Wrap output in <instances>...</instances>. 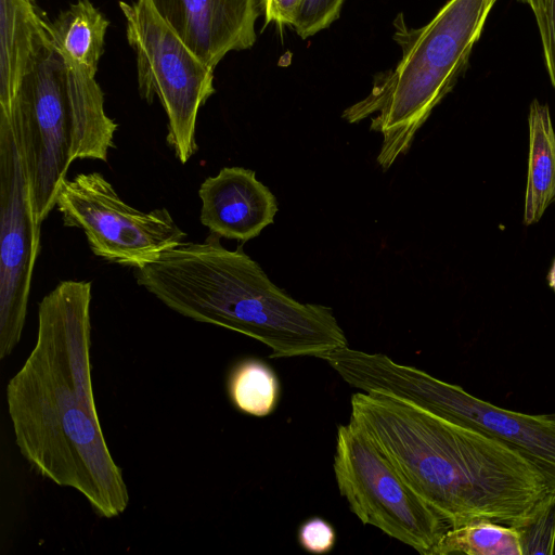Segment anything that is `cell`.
Returning <instances> with one entry per match:
<instances>
[{
    "label": "cell",
    "instance_id": "19",
    "mask_svg": "<svg viewBox=\"0 0 555 555\" xmlns=\"http://www.w3.org/2000/svg\"><path fill=\"white\" fill-rule=\"evenodd\" d=\"M526 3L539 30L545 68L555 92V0H520Z\"/></svg>",
    "mask_w": 555,
    "mask_h": 555
},
{
    "label": "cell",
    "instance_id": "12",
    "mask_svg": "<svg viewBox=\"0 0 555 555\" xmlns=\"http://www.w3.org/2000/svg\"><path fill=\"white\" fill-rule=\"evenodd\" d=\"M201 222L211 233L247 242L274 222L278 202L273 193L243 167H224L199 186Z\"/></svg>",
    "mask_w": 555,
    "mask_h": 555
},
{
    "label": "cell",
    "instance_id": "20",
    "mask_svg": "<svg viewBox=\"0 0 555 555\" xmlns=\"http://www.w3.org/2000/svg\"><path fill=\"white\" fill-rule=\"evenodd\" d=\"M518 530L522 555H555V500L534 521Z\"/></svg>",
    "mask_w": 555,
    "mask_h": 555
},
{
    "label": "cell",
    "instance_id": "15",
    "mask_svg": "<svg viewBox=\"0 0 555 555\" xmlns=\"http://www.w3.org/2000/svg\"><path fill=\"white\" fill-rule=\"evenodd\" d=\"M108 25L90 0H78L48 23V33L66 62L95 77Z\"/></svg>",
    "mask_w": 555,
    "mask_h": 555
},
{
    "label": "cell",
    "instance_id": "2",
    "mask_svg": "<svg viewBox=\"0 0 555 555\" xmlns=\"http://www.w3.org/2000/svg\"><path fill=\"white\" fill-rule=\"evenodd\" d=\"M350 405V421L449 528L520 529L555 500V481L504 441L380 392L358 391Z\"/></svg>",
    "mask_w": 555,
    "mask_h": 555
},
{
    "label": "cell",
    "instance_id": "6",
    "mask_svg": "<svg viewBox=\"0 0 555 555\" xmlns=\"http://www.w3.org/2000/svg\"><path fill=\"white\" fill-rule=\"evenodd\" d=\"M322 360L359 391L388 395L513 446L555 481V413L526 414L496 406L383 353L347 346L325 353Z\"/></svg>",
    "mask_w": 555,
    "mask_h": 555
},
{
    "label": "cell",
    "instance_id": "10",
    "mask_svg": "<svg viewBox=\"0 0 555 555\" xmlns=\"http://www.w3.org/2000/svg\"><path fill=\"white\" fill-rule=\"evenodd\" d=\"M29 183L11 120L0 115V359L20 343L40 247Z\"/></svg>",
    "mask_w": 555,
    "mask_h": 555
},
{
    "label": "cell",
    "instance_id": "13",
    "mask_svg": "<svg viewBox=\"0 0 555 555\" xmlns=\"http://www.w3.org/2000/svg\"><path fill=\"white\" fill-rule=\"evenodd\" d=\"M49 39L36 0H0V115L10 116L22 82Z\"/></svg>",
    "mask_w": 555,
    "mask_h": 555
},
{
    "label": "cell",
    "instance_id": "14",
    "mask_svg": "<svg viewBox=\"0 0 555 555\" xmlns=\"http://www.w3.org/2000/svg\"><path fill=\"white\" fill-rule=\"evenodd\" d=\"M529 154L524 223L540 221L555 204V130L547 104L533 100L529 107Z\"/></svg>",
    "mask_w": 555,
    "mask_h": 555
},
{
    "label": "cell",
    "instance_id": "1",
    "mask_svg": "<svg viewBox=\"0 0 555 555\" xmlns=\"http://www.w3.org/2000/svg\"><path fill=\"white\" fill-rule=\"evenodd\" d=\"M91 283L63 281L38 307L36 344L9 380L15 443L41 477L79 492L102 518L125 512L129 492L107 447L91 379Z\"/></svg>",
    "mask_w": 555,
    "mask_h": 555
},
{
    "label": "cell",
    "instance_id": "4",
    "mask_svg": "<svg viewBox=\"0 0 555 555\" xmlns=\"http://www.w3.org/2000/svg\"><path fill=\"white\" fill-rule=\"evenodd\" d=\"M498 0H449L426 25L410 27L402 14L393 21L401 57L378 74L369 94L347 107L350 124L372 117L383 135L377 164L387 170L408 153L417 130L453 89L465 70Z\"/></svg>",
    "mask_w": 555,
    "mask_h": 555
},
{
    "label": "cell",
    "instance_id": "9",
    "mask_svg": "<svg viewBox=\"0 0 555 555\" xmlns=\"http://www.w3.org/2000/svg\"><path fill=\"white\" fill-rule=\"evenodd\" d=\"M55 207L66 227L85 233L95 256L124 267L143 268L186 236L166 208L131 207L100 172L65 178Z\"/></svg>",
    "mask_w": 555,
    "mask_h": 555
},
{
    "label": "cell",
    "instance_id": "5",
    "mask_svg": "<svg viewBox=\"0 0 555 555\" xmlns=\"http://www.w3.org/2000/svg\"><path fill=\"white\" fill-rule=\"evenodd\" d=\"M5 117L13 126L39 223L55 207L72 163L106 162L115 146L118 125L105 112L95 77L66 62L50 37Z\"/></svg>",
    "mask_w": 555,
    "mask_h": 555
},
{
    "label": "cell",
    "instance_id": "21",
    "mask_svg": "<svg viewBox=\"0 0 555 555\" xmlns=\"http://www.w3.org/2000/svg\"><path fill=\"white\" fill-rule=\"evenodd\" d=\"M300 546L311 554H326L333 550L336 533L333 526L321 517L307 519L298 529Z\"/></svg>",
    "mask_w": 555,
    "mask_h": 555
},
{
    "label": "cell",
    "instance_id": "7",
    "mask_svg": "<svg viewBox=\"0 0 555 555\" xmlns=\"http://www.w3.org/2000/svg\"><path fill=\"white\" fill-rule=\"evenodd\" d=\"M137 57L141 96H156L168 118L167 142L185 164L196 152L199 108L215 93L214 68L204 63L155 11L151 0L119 2Z\"/></svg>",
    "mask_w": 555,
    "mask_h": 555
},
{
    "label": "cell",
    "instance_id": "23",
    "mask_svg": "<svg viewBox=\"0 0 555 555\" xmlns=\"http://www.w3.org/2000/svg\"><path fill=\"white\" fill-rule=\"evenodd\" d=\"M547 283L550 285V287L554 291L555 293V258L552 262V266L548 270V273H547Z\"/></svg>",
    "mask_w": 555,
    "mask_h": 555
},
{
    "label": "cell",
    "instance_id": "18",
    "mask_svg": "<svg viewBox=\"0 0 555 555\" xmlns=\"http://www.w3.org/2000/svg\"><path fill=\"white\" fill-rule=\"evenodd\" d=\"M345 0H302L294 28L302 39L327 28L339 16Z\"/></svg>",
    "mask_w": 555,
    "mask_h": 555
},
{
    "label": "cell",
    "instance_id": "17",
    "mask_svg": "<svg viewBox=\"0 0 555 555\" xmlns=\"http://www.w3.org/2000/svg\"><path fill=\"white\" fill-rule=\"evenodd\" d=\"M522 555L519 530L488 519L449 528L434 555Z\"/></svg>",
    "mask_w": 555,
    "mask_h": 555
},
{
    "label": "cell",
    "instance_id": "3",
    "mask_svg": "<svg viewBox=\"0 0 555 555\" xmlns=\"http://www.w3.org/2000/svg\"><path fill=\"white\" fill-rule=\"evenodd\" d=\"M134 276L175 312L254 338L272 358H320L348 346L332 308L294 299L242 245L230 250L214 233L164 251Z\"/></svg>",
    "mask_w": 555,
    "mask_h": 555
},
{
    "label": "cell",
    "instance_id": "16",
    "mask_svg": "<svg viewBox=\"0 0 555 555\" xmlns=\"http://www.w3.org/2000/svg\"><path fill=\"white\" fill-rule=\"evenodd\" d=\"M227 389L236 410L256 417L271 414L280 397L275 372L266 362L255 358L243 359L232 366Z\"/></svg>",
    "mask_w": 555,
    "mask_h": 555
},
{
    "label": "cell",
    "instance_id": "8",
    "mask_svg": "<svg viewBox=\"0 0 555 555\" xmlns=\"http://www.w3.org/2000/svg\"><path fill=\"white\" fill-rule=\"evenodd\" d=\"M333 467L340 495L363 525L434 555L448 525L350 420L337 427Z\"/></svg>",
    "mask_w": 555,
    "mask_h": 555
},
{
    "label": "cell",
    "instance_id": "11",
    "mask_svg": "<svg viewBox=\"0 0 555 555\" xmlns=\"http://www.w3.org/2000/svg\"><path fill=\"white\" fill-rule=\"evenodd\" d=\"M155 11L208 66L256 41L257 0H151Z\"/></svg>",
    "mask_w": 555,
    "mask_h": 555
},
{
    "label": "cell",
    "instance_id": "22",
    "mask_svg": "<svg viewBox=\"0 0 555 555\" xmlns=\"http://www.w3.org/2000/svg\"><path fill=\"white\" fill-rule=\"evenodd\" d=\"M302 0H262L266 25L275 23L279 27L294 26Z\"/></svg>",
    "mask_w": 555,
    "mask_h": 555
}]
</instances>
